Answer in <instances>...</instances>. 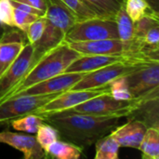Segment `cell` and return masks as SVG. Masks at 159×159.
I'll list each match as a JSON object with an SVG mask.
<instances>
[{
    "label": "cell",
    "mask_w": 159,
    "mask_h": 159,
    "mask_svg": "<svg viewBox=\"0 0 159 159\" xmlns=\"http://www.w3.org/2000/svg\"><path fill=\"white\" fill-rule=\"evenodd\" d=\"M46 123L53 126L60 137L80 146L89 147L99 139L110 134L120 125L121 116H102L70 110L40 115Z\"/></svg>",
    "instance_id": "6da1fadb"
},
{
    "label": "cell",
    "mask_w": 159,
    "mask_h": 159,
    "mask_svg": "<svg viewBox=\"0 0 159 159\" xmlns=\"http://www.w3.org/2000/svg\"><path fill=\"white\" fill-rule=\"evenodd\" d=\"M80 56V53L69 47V45L63 41L41 56L24 78L3 101L14 97L21 90L36 83L64 73L68 66Z\"/></svg>",
    "instance_id": "7a4b0ae2"
},
{
    "label": "cell",
    "mask_w": 159,
    "mask_h": 159,
    "mask_svg": "<svg viewBox=\"0 0 159 159\" xmlns=\"http://www.w3.org/2000/svg\"><path fill=\"white\" fill-rule=\"evenodd\" d=\"M119 39L115 19L95 17L76 21L66 33L64 42Z\"/></svg>",
    "instance_id": "3957f363"
},
{
    "label": "cell",
    "mask_w": 159,
    "mask_h": 159,
    "mask_svg": "<svg viewBox=\"0 0 159 159\" xmlns=\"http://www.w3.org/2000/svg\"><path fill=\"white\" fill-rule=\"evenodd\" d=\"M38 60L34 46L27 42L15 61L0 76V102L17 87Z\"/></svg>",
    "instance_id": "277c9868"
},
{
    "label": "cell",
    "mask_w": 159,
    "mask_h": 159,
    "mask_svg": "<svg viewBox=\"0 0 159 159\" xmlns=\"http://www.w3.org/2000/svg\"><path fill=\"white\" fill-rule=\"evenodd\" d=\"M135 100L119 101L113 98L110 92H106L95 96L69 110L93 116H113L126 117L135 107Z\"/></svg>",
    "instance_id": "5b68a950"
},
{
    "label": "cell",
    "mask_w": 159,
    "mask_h": 159,
    "mask_svg": "<svg viewBox=\"0 0 159 159\" xmlns=\"http://www.w3.org/2000/svg\"><path fill=\"white\" fill-rule=\"evenodd\" d=\"M143 66L146 65L131 61L116 62L88 73L71 89H89L107 86L112 81L125 76Z\"/></svg>",
    "instance_id": "8992f818"
},
{
    "label": "cell",
    "mask_w": 159,
    "mask_h": 159,
    "mask_svg": "<svg viewBox=\"0 0 159 159\" xmlns=\"http://www.w3.org/2000/svg\"><path fill=\"white\" fill-rule=\"evenodd\" d=\"M59 94L22 95L3 101L0 102V125L7 124L16 118L34 114Z\"/></svg>",
    "instance_id": "52a82bcc"
},
{
    "label": "cell",
    "mask_w": 159,
    "mask_h": 159,
    "mask_svg": "<svg viewBox=\"0 0 159 159\" xmlns=\"http://www.w3.org/2000/svg\"><path fill=\"white\" fill-rule=\"evenodd\" d=\"M106 92H109V85L89 89H69L60 93L53 100L37 109L34 114L43 115L69 110L95 96Z\"/></svg>",
    "instance_id": "ba28073f"
},
{
    "label": "cell",
    "mask_w": 159,
    "mask_h": 159,
    "mask_svg": "<svg viewBox=\"0 0 159 159\" xmlns=\"http://www.w3.org/2000/svg\"><path fill=\"white\" fill-rule=\"evenodd\" d=\"M128 88L134 99L159 89V61L143 66L125 75Z\"/></svg>",
    "instance_id": "9c48e42d"
},
{
    "label": "cell",
    "mask_w": 159,
    "mask_h": 159,
    "mask_svg": "<svg viewBox=\"0 0 159 159\" xmlns=\"http://www.w3.org/2000/svg\"><path fill=\"white\" fill-rule=\"evenodd\" d=\"M87 74L88 73L64 72L62 74L57 75L48 79L33 85L21 90L14 97L22 95H47L53 93H61L71 89Z\"/></svg>",
    "instance_id": "30bf717a"
},
{
    "label": "cell",
    "mask_w": 159,
    "mask_h": 159,
    "mask_svg": "<svg viewBox=\"0 0 159 159\" xmlns=\"http://www.w3.org/2000/svg\"><path fill=\"white\" fill-rule=\"evenodd\" d=\"M134 100L136 105L126 117L129 120H138L147 128L159 129V89Z\"/></svg>",
    "instance_id": "8fae6325"
},
{
    "label": "cell",
    "mask_w": 159,
    "mask_h": 159,
    "mask_svg": "<svg viewBox=\"0 0 159 159\" xmlns=\"http://www.w3.org/2000/svg\"><path fill=\"white\" fill-rule=\"evenodd\" d=\"M21 31L8 27L0 37V76L11 65L26 44Z\"/></svg>",
    "instance_id": "7c38bea8"
},
{
    "label": "cell",
    "mask_w": 159,
    "mask_h": 159,
    "mask_svg": "<svg viewBox=\"0 0 159 159\" xmlns=\"http://www.w3.org/2000/svg\"><path fill=\"white\" fill-rule=\"evenodd\" d=\"M0 143L9 145L21 152L24 159H41L47 157L35 136L5 130L0 132Z\"/></svg>",
    "instance_id": "4fadbf2b"
},
{
    "label": "cell",
    "mask_w": 159,
    "mask_h": 159,
    "mask_svg": "<svg viewBox=\"0 0 159 159\" xmlns=\"http://www.w3.org/2000/svg\"><path fill=\"white\" fill-rule=\"evenodd\" d=\"M134 61L124 55H81L68 66L65 72L89 73L94 70L100 69L102 67L119 61ZM144 65H148V64H144Z\"/></svg>",
    "instance_id": "5bb4252c"
},
{
    "label": "cell",
    "mask_w": 159,
    "mask_h": 159,
    "mask_svg": "<svg viewBox=\"0 0 159 159\" xmlns=\"http://www.w3.org/2000/svg\"><path fill=\"white\" fill-rule=\"evenodd\" d=\"M147 127L138 120H129L116 127L110 134L118 143L120 147L139 149Z\"/></svg>",
    "instance_id": "9a60e30c"
},
{
    "label": "cell",
    "mask_w": 159,
    "mask_h": 159,
    "mask_svg": "<svg viewBox=\"0 0 159 159\" xmlns=\"http://www.w3.org/2000/svg\"><path fill=\"white\" fill-rule=\"evenodd\" d=\"M45 2L47 5L46 19L66 34L74 24L78 21L76 17L60 0H45Z\"/></svg>",
    "instance_id": "2e32d148"
},
{
    "label": "cell",
    "mask_w": 159,
    "mask_h": 159,
    "mask_svg": "<svg viewBox=\"0 0 159 159\" xmlns=\"http://www.w3.org/2000/svg\"><path fill=\"white\" fill-rule=\"evenodd\" d=\"M64 38L65 34L59 28L49 23L47 20L45 31L41 38L33 45L34 48L35 55L40 59L41 56H43L46 52L62 43L64 41Z\"/></svg>",
    "instance_id": "e0dca14e"
},
{
    "label": "cell",
    "mask_w": 159,
    "mask_h": 159,
    "mask_svg": "<svg viewBox=\"0 0 159 159\" xmlns=\"http://www.w3.org/2000/svg\"><path fill=\"white\" fill-rule=\"evenodd\" d=\"M83 153V148L64 140H57L52 143L47 152V157L57 159H78Z\"/></svg>",
    "instance_id": "ac0fdd59"
},
{
    "label": "cell",
    "mask_w": 159,
    "mask_h": 159,
    "mask_svg": "<svg viewBox=\"0 0 159 159\" xmlns=\"http://www.w3.org/2000/svg\"><path fill=\"white\" fill-rule=\"evenodd\" d=\"M99 17L115 19L118 10L125 5V0H82Z\"/></svg>",
    "instance_id": "d6986e66"
},
{
    "label": "cell",
    "mask_w": 159,
    "mask_h": 159,
    "mask_svg": "<svg viewBox=\"0 0 159 159\" xmlns=\"http://www.w3.org/2000/svg\"><path fill=\"white\" fill-rule=\"evenodd\" d=\"M139 150L143 159H159V129L147 128Z\"/></svg>",
    "instance_id": "ffe728a7"
},
{
    "label": "cell",
    "mask_w": 159,
    "mask_h": 159,
    "mask_svg": "<svg viewBox=\"0 0 159 159\" xmlns=\"http://www.w3.org/2000/svg\"><path fill=\"white\" fill-rule=\"evenodd\" d=\"M94 144L96 148L95 159H118L120 145L111 134L99 139Z\"/></svg>",
    "instance_id": "44dd1931"
},
{
    "label": "cell",
    "mask_w": 159,
    "mask_h": 159,
    "mask_svg": "<svg viewBox=\"0 0 159 159\" xmlns=\"http://www.w3.org/2000/svg\"><path fill=\"white\" fill-rule=\"evenodd\" d=\"M10 123H11V127L17 131L35 134L37 129L40 128V126H42L46 122L40 115L30 114V115H26L24 116L16 118L12 120Z\"/></svg>",
    "instance_id": "7402d4cb"
},
{
    "label": "cell",
    "mask_w": 159,
    "mask_h": 159,
    "mask_svg": "<svg viewBox=\"0 0 159 159\" xmlns=\"http://www.w3.org/2000/svg\"><path fill=\"white\" fill-rule=\"evenodd\" d=\"M124 6L133 22L144 16H159L145 0H125Z\"/></svg>",
    "instance_id": "603a6c76"
},
{
    "label": "cell",
    "mask_w": 159,
    "mask_h": 159,
    "mask_svg": "<svg viewBox=\"0 0 159 159\" xmlns=\"http://www.w3.org/2000/svg\"><path fill=\"white\" fill-rule=\"evenodd\" d=\"M115 20L117 26V32L119 39L122 41H130L134 38L133 21L128 15L125 6H123L115 17Z\"/></svg>",
    "instance_id": "cb8c5ba5"
},
{
    "label": "cell",
    "mask_w": 159,
    "mask_h": 159,
    "mask_svg": "<svg viewBox=\"0 0 159 159\" xmlns=\"http://www.w3.org/2000/svg\"><path fill=\"white\" fill-rule=\"evenodd\" d=\"M77 19L78 21L99 17L82 0H60Z\"/></svg>",
    "instance_id": "d4e9b609"
},
{
    "label": "cell",
    "mask_w": 159,
    "mask_h": 159,
    "mask_svg": "<svg viewBox=\"0 0 159 159\" xmlns=\"http://www.w3.org/2000/svg\"><path fill=\"white\" fill-rule=\"evenodd\" d=\"M35 139L42 149L47 152L48 146L55 141L60 139L58 130L50 124L45 123L37 129L35 133Z\"/></svg>",
    "instance_id": "484cf974"
},
{
    "label": "cell",
    "mask_w": 159,
    "mask_h": 159,
    "mask_svg": "<svg viewBox=\"0 0 159 159\" xmlns=\"http://www.w3.org/2000/svg\"><path fill=\"white\" fill-rule=\"evenodd\" d=\"M109 92L111 96L119 101H132L133 97L128 88L125 76L119 77L109 84Z\"/></svg>",
    "instance_id": "4316f807"
},
{
    "label": "cell",
    "mask_w": 159,
    "mask_h": 159,
    "mask_svg": "<svg viewBox=\"0 0 159 159\" xmlns=\"http://www.w3.org/2000/svg\"><path fill=\"white\" fill-rule=\"evenodd\" d=\"M158 25L159 16H144L133 22L134 36L142 38L150 29Z\"/></svg>",
    "instance_id": "83f0119b"
},
{
    "label": "cell",
    "mask_w": 159,
    "mask_h": 159,
    "mask_svg": "<svg viewBox=\"0 0 159 159\" xmlns=\"http://www.w3.org/2000/svg\"><path fill=\"white\" fill-rule=\"evenodd\" d=\"M46 24H47V19L44 16V17L37 18L28 26L25 32L26 37L28 39V43L34 45L41 38L45 31Z\"/></svg>",
    "instance_id": "f1b7e54d"
},
{
    "label": "cell",
    "mask_w": 159,
    "mask_h": 159,
    "mask_svg": "<svg viewBox=\"0 0 159 159\" xmlns=\"http://www.w3.org/2000/svg\"><path fill=\"white\" fill-rule=\"evenodd\" d=\"M37 18H39L37 15H34V14H32V13H29V12H25L23 10L13 7V24H14V28H17V29L20 30L24 34H25L28 26L34 20H35Z\"/></svg>",
    "instance_id": "f546056e"
},
{
    "label": "cell",
    "mask_w": 159,
    "mask_h": 159,
    "mask_svg": "<svg viewBox=\"0 0 159 159\" xmlns=\"http://www.w3.org/2000/svg\"><path fill=\"white\" fill-rule=\"evenodd\" d=\"M0 24L14 28L13 7L10 0H0Z\"/></svg>",
    "instance_id": "4dcf8cb0"
},
{
    "label": "cell",
    "mask_w": 159,
    "mask_h": 159,
    "mask_svg": "<svg viewBox=\"0 0 159 159\" xmlns=\"http://www.w3.org/2000/svg\"><path fill=\"white\" fill-rule=\"evenodd\" d=\"M142 38L147 45L159 48V25L150 29Z\"/></svg>",
    "instance_id": "1f68e13d"
},
{
    "label": "cell",
    "mask_w": 159,
    "mask_h": 159,
    "mask_svg": "<svg viewBox=\"0 0 159 159\" xmlns=\"http://www.w3.org/2000/svg\"><path fill=\"white\" fill-rule=\"evenodd\" d=\"M10 3H11L12 7L14 8H18V9L23 10L25 12H29V13L37 15L38 17H44L46 15L45 11L37 9V8H34V7L27 5V4H24V3H21V2H19V1H15V0H10Z\"/></svg>",
    "instance_id": "d6a6232c"
},
{
    "label": "cell",
    "mask_w": 159,
    "mask_h": 159,
    "mask_svg": "<svg viewBox=\"0 0 159 159\" xmlns=\"http://www.w3.org/2000/svg\"><path fill=\"white\" fill-rule=\"evenodd\" d=\"M15 1H19V2H21V3L27 4V5L34 7V8L43 10L45 12L47 10V5H46L45 0H15Z\"/></svg>",
    "instance_id": "836d02e7"
},
{
    "label": "cell",
    "mask_w": 159,
    "mask_h": 159,
    "mask_svg": "<svg viewBox=\"0 0 159 159\" xmlns=\"http://www.w3.org/2000/svg\"><path fill=\"white\" fill-rule=\"evenodd\" d=\"M150 6L151 7L156 11L159 13V0H145Z\"/></svg>",
    "instance_id": "e575fe53"
},
{
    "label": "cell",
    "mask_w": 159,
    "mask_h": 159,
    "mask_svg": "<svg viewBox=\"0 0 159 159\" xmlns=\"http://www.w3.org/2000/svg\"><path fill=\"white\" fill-rule=\"evenodd\" d=\"M7 28H8V27H6V26H4V25L0 24V37H1V35L4 34V32H5Z\"/></svg>",
    "instance_id": "d590c367"
}]
</instances>
